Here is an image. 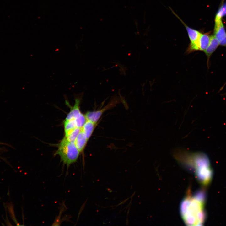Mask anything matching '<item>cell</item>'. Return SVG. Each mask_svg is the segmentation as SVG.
<instances>
[{
  "label": "cell",
  "mask_w": 226,
  "mask_h": 226,
  "mask_svg": "<svg viewBox=\"0 0 226 226\" xmlns=\"http://www.w3.org/2000/svg\"><path fill=\"white\" fill-rule=\"evenodd\" d=\"M201 194L187 198L181 205V213L187 223L196 225L202 223L205 218L204 199Z\"/></svg>",
  "instance_id": "obj_1"
},
{
  "label": "cell",
  "mask_w": 226,
  "mask_h": 226,
  "mask_svg": "<svg viewBox=\"0 0 226 226\" xmlns=\"http://www.w3.org/2000/svg\"><path fill=\"white\" fill-rule=\"evenodd\" d=\"M187 154V160L193 163L199 180L203 184H208L211 181L212 173L207 157L199 152Z\"/></svg>",
  "instance_id": "obj_2"
},
{
  "label": "cell",
  "mask_w": 226,
  "mask_h": 226,
  "mask_svg": "<svg viewBox=\"0 0 226 226\" xmlns=\"http://www.w3.org/2000/svg\"><path fill=\"white\" fill-rule=\"evenodd\" d=\"M79 152L74 143L69 141L64 137L58 144L55 155H58L61 161L68 168L77 161Z\"/></svg>",
  "instance_id": "obj_3"
},
{
  "label": "cell",
  "mask_w": 226,
  "mask_h": 226,
  "mask_svg": "<svg viewBox=\"0 0 226 226\" xmlns=\"http://www.w3.org/2000/svg\"><path fill=\"white\" fill-rule=\"evenodd\" d=\"M214 35L219 45L226 47V32L221 20H215Z\"/></svg>",
  "instance_id": "obj_4"
},
{
  "label": "cell",
  "mask_w": 226,
  "mask_h": 226,
  "mask_svg": "<svg viewBox=\"0 0 226 226\" xmlns=\"http://www.w3.org/2000/svg\"><path fill=\"white\" fill-rule=\"evenodd\" d=\"M81 100V97H76L75 98V104L73 106H70L67 100H65L66 104L69 107L70 110L67 115L65 120L76 119L82 114L81 113L79 109V105Z\"/></svg>",
  "instance_id": "obj_5"
},
{
  "label": "cell",
  "mask_w": 226,
  "mask_h": 226,
  "mask_svg": "<svg viewBox=\"0 0 226 226\" xmlns=\"http://www.w3.org/2000/svg\"><path fill=\"white\" fill-rule=\"evenodd\" d=\"M112 106V105L111 103L100 110L87 112L85 115L87 120L96 124L103 113Z\"/></svg>",
  "instance_id": "obj_6"
},
{
  "label": "cell",
  "mask_w": 226,
  "mask_h": 226,
  "mask_svg": "<svg viewBox=\"0 0 226 226\" xmlns=\"http://www.w3.org/2000/svg\"><path fill=\"white\" fill-rule=\"evenodd\" d=\"M173 13L180 20L185 26L186 30L189 38L190 41V43H194L196 42L199 40L201 35V33L198 31L194 29L191 28L187 26L179 17L173 11Z\"/></svg>",
  "instance_id": "obj_7"
},
{
  "label": "cell",
  "mask_w": 226,
  "mask_h": 226,
  "mask_svg": "<svg viewBox=\"0 0 226 226\" xmlns=\"http://www.w3.org/2000/svg\"><path fill=\"white\" fill-rule=\"evenodd\" d=\"M211 36L206 34H202L196 43L197 50L204 51L208 46L210 40Z\"/></svg>",
  "instance_id": "obj_8"
},
{
  "label": "cell",
  "mask_w": 226,
  "mask_h": 226,
  "mask_svg": "<svg viewBox=\"0 0 226 226\" xmlns=\"http://www.w3.org/2000/svg\"><path fill=\"white\" fill-rule=\"evenodd\" d=\"M88 140L85 134L82 130L77 137L74 144L79 152H81L84 149Z\"/></svg>",
  "instance_id": "obj_9"
},
{
  "label": "cell",
  "mask_w": 226,
  "mask_h": 226,
  "mask_svg": "<svg viewBox=\"0 0 226 226\" xmlns=\"http://www.w3.org/2000/svg\"><path fill=\"white\" fill-rule=\"evenodd\" d=\"M219 45V42L215 36L214 35L211 36L209 45L204 51L207 57L208 61L211 55L215 51Z\"/></svg>",
  "instance_id": "obj_10"
},
{
  "label": "cell",
  "mask_w": 226,
  "mask_h": 226,
  "mask_svg": "<svg viewBox=\"0 0 226 226\" xmlns=\"http://www.w3.org/2000/svg\"><path fill=\"white\" fill-rule=\"evenodd\" d=\"M96 124L87 120L81 128L88 140L92 135L95 128Z\"/></svg>",
  "instance_id": "obj_11"
},
{
  "label": "cell",
  "mask_w": 226,
  "mask_h": 226,
  "mask_svg": "<svg viewBox=\"0 0 226 226\" xmlns=\"http://www.w3.org/2000/svg\"><path fill=\"white\" fill-rule=\"evenodd\" d=\"M81 130V128L77 127L65 132V137L69 141L74 143L77 137Z\"/></svg>",
  "instance_id": "obj_12"
},
{
  "label": "cell",
  "mask_w": 226,
  "mask_h": 226,
  "mask_svg": "<svg viewBox=\"0 0 226 226\" xmlns=\"http://www.w3.org/2000/svg\"><path fill=\"white\" fill-rule=\"evenodd\" d=\"M65 132L77 127L75 119L65 120L63 122Z\"/></svg>",
  "instance_id": "obj_13"
},
{
  "label": "cell",
  "mask_w": 226,
  "mask_h": 226,
  "mask_svg": "<svg viewBox=\"0 0 226 226\" xmlns=\"http://www.w3.org/2000/svg\"><path fill=\"white\" fill-rule=\"evenodd\" d=\"M226 15V3L222 5L216 14L215 20H221V18Z\"/></svg>",
  "instance_id": "obj_14"
},
{
  "label": "cell",
  "mask_w": 226,
  "mask_h": 226,
  "mask_svg": "<svg viewBox=\"0 0 226 226\" xmlns=\"http://www.w3.org/2000/svg\"></svg>",
  "instance_id": "obj_15"
}]
</instances>
